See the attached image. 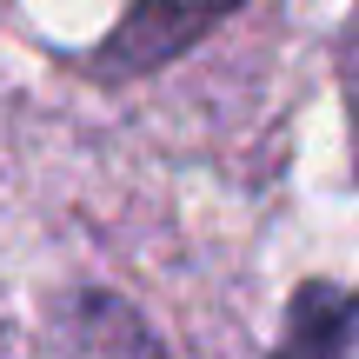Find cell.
Here are the masks:
<instances>
[{"label":"cell","instance_id":"cell-1","mask_svg":"<svg viewBox=\"0 0 359 359\" xmlns=\"http://www.w3.org/2000/svg\"><path fill=\"white\" fill-rule=\"evenodd\" d=\"M246 0H133L127 20L107 34V47L93 53L107 80H133V74H154V67L180 60L193 40H206L219 20Z\"/></svg>","mask_w":359,"mask_h":359},{"label":"cell","instance_id":"cell-2","mask_svg":"<svg viewBox=\"0 0 359 359\" xmlns=\"http://www.w3.org/2000/svg\"><path fill=\"white\" fill-rule=\"evenodd\" d=\"M353 333H359V293L333 280H306L286 306V333L273 359H346Z\"/></svg>","mask_w":359,"mask_h":359},{"label":"cell","instance_id":"cell-3","mask_svg":"<svg viewBox=\"0 0 359 359\" xmlns=\"http://www.w3.org/2000/svg\"><path fill=\"white\" fill-rule=\"evenodd\" d=\"M339 93H346V114H353V140H359V7L339 34Z\"/></svg>","mask_w":359,"mask_h":359}]
</instances>
